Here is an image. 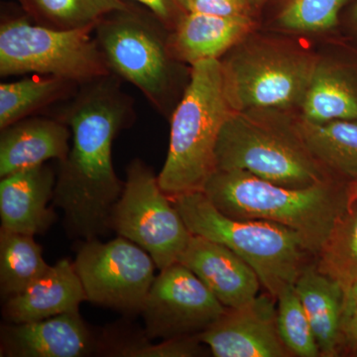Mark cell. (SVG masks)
Segmentation results:
<instances>
[{
	"label": "cell",
	"mask_w": 357,
	"mask_h": 357,
	"mask_svg": "<svg viewBox=\"0 0 357 357\" xmlns=\"http://www.w3.org/2000/svg\"><path fill=\"white\" fill-rule=\"evenodd\" d=\"M342 335L344 347L351 349L352 352L357 349V310L345 314L342 319Z\"/></svg>",
	"instance_id": "32"
},
{
	"label": "cell",
	"mask_w": 357,
	"mask_h": 357,
	"mask_svg": "<svg viewBox=\"0 0 357 357\" xmlns=\"http://www.w3.org/2000/svg\"><path fill=\"white\" fill-rule=\"evenodd\" d=\"M170 30L132 2L102 18L93 35L110 70L139 89L157 112L170 119L191 79L192 67L169 50Z\"/></svg>",
	"instance_id": "5"
},
{
	"label": "cell",
	"mask_w": 357,
	"mask_h": 357,
	"mask_svg": "<svg viewBox=\"0 0 357 357\" xmlns=\"http://www.w3.org/2000/svg\"><path fill=\"white\" fill-rule=\"evenodd\" d=\"M299 119V112L274 107L234 112L218 137L217 170L246 171L296 189L337 177L307 149Z\"/></svg>",
	"instance_id": "4"
},
{
	"label": "cell",
	"mask_w": 357,
	"mask_h": 357,
	"mask_svg": "<svg viewBox=\"0 0 357 357\" xmlns=\"http://www.w3.org/2000/svg\"><path fill=\"white\" fill-rule=\"evenodd\" d=\"M349 204H351L352 202L356 201L357 199V176L354 178H351L349 183Z\"/></svg>",
	"instance_id": "34"
},
{
	"label": "cell",
	"mask_w": 357,
	"mask_h": 357,
	"mask_svg": "<svg viewBox=\"0 0 357 357\" xmlns=\"http://www.w3.org/2000/svg\"><path fill=\"white\" fill-rule=\"evenodd\" d=\"M227 309L196 274L178 262L160 270L140 314L147 338L169 340L198 335Z\"/></svg>",
	"instance_id": "11"
},
{
	"label": "cell",
	"mask_w": 357,
	"mask_h": 357,
	"mask_svg": "<svg viewBox=\"0 0 357 357\" xmlns=\"http://www.w3.org/2000/svg\"><path fill=\"white\" fill-rule=\"evenodd\" d=\"M220 61L227 98L236 112L274 107L300 112L318 50L305 37L259 26Z\"/></svg>",
	"instance_id": "3"
},
{
	"label": "cell",
	"mask_w": 357,
	"mask_h": 357,
	"mask_svg": "<svg viewBox=\"0 0 357 357\" xmlns=\"http://www.w3.org/2000/svg\"><path fill=\"white\" fill-rule=\"evenodd\" d=\"M319 271L337 282L344 293L357 281V199L338 218L317 256Z\"/></svg>",
	"instance_id": "26"
},
{
	"label": "cell",
	"mask_w": 357,
	"mask_h": 357,
	"mask_svg": "<svg viewBox=\"0 0 357 357\" xmlns=\"http://www.w3.org/2000/svg\"><path fill=\"white\" fill-rule=\"evenodd\" d=\"M178 263L185 265L227 309L255 300L261 282L250 265L222 244L192 236Z\"/></svg>",
	"instance_id": "15"
},
{
	"label": "cell",
	"mask_w": 357,
	"mask_h": 357,
	"mask_svg": "<svg viewBox=\"0 0 357 357\" xmlns=\"http://www.w3.org/2000/svg\"><path fill=\"white\" fill-rule=\"evenodd\" d=\"M84 301L86 293L74 263L62 259L22 292L6 300L2 314L7 323H30L79 311Z\"/></svg>",
	"instance_id": "19"
},
{
	"label": "cell",
	"mask_w": 357,
	"mask_h": 357,
	"mask_svg": "<svg viewBox=\"0 0 357 357\" xmlns=\"http://www.w3.org/2000/svg\"><path fill=\"white\" fill-rule=\"evenodd\" d=\"M0 131V178L49 160L63 161L69 153L72 132L55 116L27 117Z\"/></svg>",
	"instance_id": "18"
},
{
	"label": "cell",
	"mask_w": 357,
	"mask_h": 357,
	"mask_svg": "<svg viewBox=\"0 0 357 357\" xmlns=\"http://www.w3.org/2000/svg\"><path fill=\"white\" fill-rule=\"evenodd\" d=\"M0 337V356L8 357H84L98 347L79 311L30 323H7Z\"/></svg>",
	"instance_id": "14"
},
{
	"label": "cell",
	"mask_w": 357,
	"mask_h": 357,
	"mask_svg": "<svg viewBox=\"0 0 357 357\" xmlns=\"http://www.w3.org/2000/svg\"><path fill=\"white\" fill-rule=\"evenodd\" d=\"M57 175L43 164L1 178V230L16 234H44L56 220L48 206L53 201Z\"/></svg>",
	"instance_id": "16"
},
{
	"label": "cell",
	"mask_w": 357,
	"mask_h": 357,
	"mask_svg": "<svg viewBox=\"0 0 357 357\" xmlns=\"http://www.w3.org/2000/svg\"><path fill=\"white\" fill-rule=\"evenodd\" d=\"M79 84L53 76L0 84V130L55 103L69 100Z\"/></svg>",
	"instance_id": "22"
},
{
	"label": "cell",
	"mask_w": 357,
	"mask_h": 357,
	"mask_svg": "<svg viewBox=\"0 0 357 357\" xmlns=\"http://www.w3.org/2000/svg\"><path fill=\"white\" fill-rule=\"evenodd\" d=\"M95 27L57 29L24 15L0 24V76L36 74L77 84L112 75L93 35Z\"/></svg>",
	"instance_id": "8"
},
{
	"label": "cell",
	"mask_w": 357,
	"mask_h": 357,
	"mask_svg": "<svg viewBox=\"0 0 357 357\" xmlns=\"http://www.w3.org/2000/svg\"><path fill=\"white\" fill-rule=\"evenodd\" d=\"M145 7L169 30H173L178 21L184 16L185 11L178 4L177 0H130Z\"/></svg>",
	"instance_id": "30"
},
{
	"label": "cell",
	"mask_w": 357,
	"mask_h": 357,
	"mask_svg": "<svg viewBox=\"0 0 357 357\" xmlns=\"http://www.w3.org/2000/svg\"><path fill=\"white\" fill-rule=\"evenodd\" d=\"M259 26V17L255 16L185 13L169 32V50L175 60L190 67L220 60Z\"/></svg>",
	"instance_id": "17"
},
{
	"label": "cell",
	"mask_w": 357,
	"mask_h": 357,
	"mask_svg": "<svg viewBox=\"0 0 357 357\" xmlns=\"http://www.w3.org/2000/svg\"><path fill=\"white\" fill-rule=\"evenodd\" d=\"M351 1L279 0L263 28L307 39H325L337 34L340 14Z\"/></svg>",
	"instance_id": "23"
},
{
	"label": "cell",
	"mask_w": 357,
	"mask_h": 357,
	"mask_svg": "<svg viewBox=\"0 0 357 357\" xmlns=\"http://www.w3.org/2000/svg\"><path fill=\"white\" fill-rule=\"evenodd\" d=\"M338 34L357 45V0H351L340 14Z\"/></svg>",
	"instance_id": "31"
},
{
	"label": "cell",
	"mask_w": 357,
	"mask_h": 357,
	"mask_svg": "<svg viewBox=\"0 0 357 357\" xmlns=\"http://www.w3.org/2000/svg\"><path fill=\"white\" fill-rule=\"evenodd\" d=\"M301 116L312 121H357V45L340 34L321 40Z\"/></svg>",
	"instance_id": "13"
},
{
	"label": "cell",
	"mask_w": 357,
	"mask_h": 357,
	"mask_svg": "<svg viewBox=\"0 0 357 357\" xmlns=\"http://www.w3.org/2000/svg\"><path fill=\"white\" fill-rule=\"evenodd\" d=\"M185 13L259 17L249 0H177Z\"/></svg>",
	"instance_id": "29"
},
{
	"label": "cell",
	"mask_w": 357,
	"mask_h": 357,
	"mask_svg": "<svg viewBox=\"0 0 357 357\" xmlns=\"http://www.w3.org/2000/svg\"><path fill=\"white\" fill-rule=\"evenodd\" d=\"M294 288L311 323L321 356H338L340 349L344 347V289L337 282L319 271L316 263L303 268Z\"/></svg>",
	"instance_id": "20"
},
{
	"label": "cell",
	"mask_w": 357,
	"mask_h": 357,
	"mask_svg": "<svg viewBox=\"0 0 357 357\" xmlns=\"http://www.w3.org/2000/svg\"><path fill=\"white\" fill-rule=\"evenodd\" d=\"M62 105L55 117L69 126L72 143L59 162L53 202L64 213L70 236L98 239L110 230L123 190L112 164V144L135 121L134 102L112 74L79 84Z\"/></svg>",
	"instance_id": "1"
},
{
	"label": "cell",
	"mask_w": 357,
	"mask_h": 357,
	"mask_svg": "<svg viewBox=\"0 0 357 357\" xmlns=\"http://www.w3.org/2000/svg\"><path fill=\"white\" fill-rule=\"evenodd\" d=\"M204 347L197 335L163 340L160 344L133 342L112 349V356L124 357H192L204 356Z\"/></svg>",
	"instance_id": "28"
},
{
	"label": "cell",
	"mask_w": 357,
	"mask_h": 357,
	"mask_svg": "<svg viewBox=\"0 0 357 357\" xmlns=\"http://www.w3.org/2000/svg\"><path fill=\"white\" fill-rule=\"evenodd\" d=\"M110 229L151 256L159 270L178 262L192 234L159 185L158 176L140 159L126 169V180L109 220Z\"/></svg>",
	"instance_id": "9"
},
{
	"label": "cell",
	"mask_w": 357,
	"mask_h": 357,
	"mask_svg": "<svg viewBox=\"0 0 357 357\" xmlns=\"http://www.w3.org/2000/svg\"><path fill=\"white\" fill-rule=\"evenodd\" d=\"M357 310V281L344 293V317Z\"/></svg>",
	"instance_id": "33"
},
{
	"label": "cell",
	"mask_w": 357,
	"mask_h": 357,
	"mask_svg": "<svg viewBox=\"0 0 357 357\" xmlns=\"http://www.w3.org/2000/svg\"><path fill=\"white\" fill-rule=\"evenodd\" d=\"M354 354H354V356H357V349L356 351L354 352Z\"/></svg>",
	"instance_id": "36"
},
{
	"label": "cell",
	"mask_w": 357,
	"mask_h": 357,
	"mask_svg": "<svg viewBox=\"0 0 357 357\" xmlns=\"http://www.w3.org/2000/svg\"><path fill=\"white\" fill-rule=\"evenodd\" d=\"M23 11L38 24L57 29L96 27L107 14L128 8V0H20Z\"/></svg>",
	"instance_id": "25"
},
{
	"label": "cell",
	"mask_w": 357,
	"mask_h": 357,
	"mask_svg": "<svg viewBox=\"0 0 357 357\" xmlns=\"http://www.w3.org/2000/svg\"><path fill=\"white\" fill-rule=\"evenodd\" d=\"M234 112L225 91L220 61L192 66L190 83L169 119L168 153L158 175L166 195L203 191L217 171L218 137Z\"/></svg>",
	"instance_id": "6"
},
{
	"label": "cell",
	"mask_w": 357,
	"mask_h": 357,
	"mask_svg": "<svg viewBox=\"0 0 357 357\" xmlns=\"http://www.w3.org/2000/svg\"><path fill=\"white\" fill-rule=\"evenodd\" d=\"M192 236L227 246L255 270L267 293L277 299L293 286L307 256L300 237L288 227L265 220H236L215 208L203 191L170 197Z\"/></svg>",
	"instance_id": "7"
},
{
	"label": "cell",
	"mask_w": 357,
	"mask_h": 357,
	"mask_svg": "<svg viewBox=\"0 0 357 357\" xmlns=\"http://www.w3.org/2000/svg\"><path fill=\"white\" fill-rule=\"evenodd\" d=\"M249 1H250L251 6H253L256 13L259 14L270 0H249Z\"/></svg>",
	"instance_id": "35"
},
{
	"label": "cell",
	"mask_w": 357,
	"mask_h": 357,
	"mask_svg": "<svg viewBox=\"0 0 357 357\" xmlns=\"http://www.w3.org/2000/svg\"><path fill=\"white\" fill-rule=\"evenodd\" d=\"M74 267L86 301L123 312H141L156 278L154 260L144 249L119 236L109 243L84 241Z\"/></svg>",
	"instance_id": "10"
},
{
	"label": "cell",
	"mask_w": 357,
	"mask_h": 357,
	"mask_svg": "<svg viewBox=\"0 0 357 357\" xmlns=\"http://www.w3.org/2000/svg\"><path fill=\"white\" fill-rule=\"evenodd\" d=\"M305 144L319 163L337 177L351 181L357 176V121L299 119Z\"/></svg>",
	"instance_id": "21"
},
{
	"label": "cell",
	"mask_w": 357,
	"mask_h": 357,
	"mask_svg": "<svg viewBox=\"0 0 357 357\" xmlns=\"http://www.w3.org/2000/svg\"><path fill=\"white\" fill-rule=\"evenodd\" d=\"M276 299L270 294L222 316L197 337L215 357L291 356L277 326Z\"/></svg>",
	"instance_id": "12"
},
{
	"label": "cell",
	"mask_w": 357,
	"mask_h": 357,
	"mask_svg": "<svg viewBox=\"0 0 357 357\" xmlns=\"http://www.w3.org/2000/svg\"><path fill=\"white\" fill-rule=\"evenodd\" d=\"M49 267L34 236L0 231V292L4 301L22 292Z\"/></svg>",
	"instance_id": "24"
},
{
	"label": "cell",
	"mask_w": 357,
	"mask_h": 357,
	"mask_svg": "<svg viewBox=\"0 0 357 357\" xmlns=\"http://www.w3.org/2000/svg\"><path fill=\"white\" fill-rule=\"evenodd\" d=\"M277 326L284 344L292 356H321L311 323L293 286L277 297Z\"/></svg>",
	"instance_id": "27"
},
{
	"label": "cell",
	"mask_w": 357,
	"mask_h": 357,
	"mask_svg": "<svg viewBox=\"0 0 357 357\" xmlns=\"http://www.w3.org/2000/svg\"><path fill=\"white\" fill-rule=\"evenodd\" d=\"M349 180L283 187L241 170H217L203 192L218 211L236 220H265L293 230L317 257L349 206Z\"/></svg>",
	"instance_id": "2"
}]
</instances>
